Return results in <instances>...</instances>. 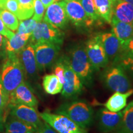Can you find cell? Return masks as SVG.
Returning <instances> with one entry per match:
<instances>
[{"label":"cell","instance_id":"cell-13","mask_svg":"<svg viewBox=\"0 0 133 133\" xmlns=\"http://www.w3.org/2000/svg\"><path fill=\"white\" fill-rule=\"evenodd\" d=\"M64 2L68 19L70 20L75 25L78 27H86L93 24V22L87 16L79 1L70 0Z\"/></svg>","mask_w":133,"mask_h":133},{"label":"cell","instance_id":"cell-28","mask_svg":"<svg viewBox=\"0 0 133 133\" xmlns=\"http://www.w3.org/2000/svg\"><path fill=\"white\" fill-rule=\"evenodd\" d=\"M37 22L32 19H28L20 22L17 33L19 34H28L31 35V33L35 29Z\"/></svg>","mask_w":133,"mask_h":133},{"label":"cell","instance_id":"cell-18","mask_svg":"<svg viewBox=\"0 0 133 133\" xmlns=\"http://www.w3.org/2000/svg\"><path fill=\"white\" fill-rule=\"evenodd\" d=\"M132 94L133 89H129L125 92H115L105 103V107L110 112H119L126 107L127 100Z\"/></svg>","mask_w":133,"mask_h":133},{"label":"cell","instance_id":"cell-7","mask_svg":"<svg viewBox=\"0 0 133 133\" xmlns=\"http://www.w3.org/2000/svg\"><path fill=\"white\" fill-rule=\"evenodd\" d=\"M39 116L44 122L58 133H88L66 116L48 112L40 113Z\"/></svg>","mask_w":133,"mask_h":133},{"label":"cell","instance_id":"cell-43","mask_svg":"<svg viewBox=\"0 0 133 133\" xmlns=\"http://www.w3.org/2000/svg\"><path fill=\"white\" fill-rule=\"evenodd\" d=\"M3 0H0V4L3 3Z\"/></svg>","mask_w":133,"mask_h":133},{"label":"cell","instance_id":"cell-38","mask_svg":"<svg viewBox=\"0 0 133 133\" xmlns=\"http://www.w3.org/2000/svg\"><path fill=\"white\" fill-rule=\"evenodd\" d=\"M40 1L45 8H47L54 2V0H40Z\"/></svg>","mask_w":133,"mask_h":133},{"label":"cell","instance_id":"cell-10","mask_svg":"<svg viewBox=\"0 0 133 133\" xmlns=\"http://www.w3.org/2000/svg\"><path fill=\"white\" fill-rule=\"evenodd\" d=\"M6 111H8V114L11 116L32 126L35 130L43 122L35 108L25 105L17 104L8 106Z\"/></svg>","mask_w":133,"mask_h":133},{"label":"cell","instance_id":"cell-21","mask_svg":"<svg viewBox=\"0 0 133 133\" xmlns=\"http://www.w3.org/2000/svg\"><path fill=\"white\" fill-rule=\"evenodd\" d=\"M30 36V35L28 34H19L18 33H14L12 38L9 39H6V52L18 54L25 47Z\"/></svg>","mask_w":133,"mask_h":133},{"label":"cell","instance_id":"cell-17","mask_svg":"<svg viewBox=\"0 0 133 133\" xmlns=\"http://www.w3.org/2000/svg\"><path fill=\"white\" fill-rule=\"evenodd\" d=\"M110 24L112 33L118 39L123 48L133 36V24L119 21L114 16L112 17Z\"/></svg>","mask_w":133,"mask_h":133},{"label":"cell","instance_id":"cell-29","mask_svg":"<svg viewBox=\"0 0 133 133\" xmlns=\"http://www.w3.org/2000/svg\"><path fill=\"white\" fill-rule=\"evenodd\" d=\"M79 2L82 5L87 16L93 22L99 19L100 17L96 12L93 0H80Z\"/></svg>","mask_w":133,"mask_h":133},{"label":"cell","instance_id":"cell-3","mask_svg":"<svg viewBox=\"0 0 133 133\" xmlns=\"http://www.w3.org/2000/svg\"><path fill=\"white\" fill-rule=\"evenodd\" d=\"M71 69L80 79L83 85L91 87L93 83V69L86 54L85 46L75 44L70 48L67 54Z\"/></svg>","mask_w":133,"mask_h":133},{"label":"cell","instance_id":"cell-36","mask_svg":"<svg viewBox=\"0 0 133 133\" xmlns=\"http://www.w3.org/2000/svg\"><path fill=\"white\" fill-rule=\"evenodd\" d=\"M0 34L2 35L3 36H4L8 39L12 38L14 34V33L12 31L10 30L6 27L3 23V21L1 20V17H0Z\"/></svg>","mask_w":133,"mask_h":133},{"label":"cell","instance_id":"cell-46","mask_svg":"<svg viewBox=\"0 0 133 133\" xmlns=\"http://www.w3.org/2000/svg\"><path fill=\"white\" fill-rule=\"evenodd\" d=\"M112 1H114V2H115V1L116 0H112Z\"/></svg>","mask_w":133,"mask_h":133},{"label":"cell","instance_id":"cell-45","mask_svg":"<svg viewBox=\"0 0 133 133\" xmlns=\"http://www.w3.org/2000/svg\"><path fill=\"white\" fill-rule=\"evenodd\" d=\"M4 133H10V132H6H6H5Z\"/></svg>","mask_w":133,"mask_h":133},{"label":"cell","instance_id":"cell-2","mask_svg":"<svg viewBox=\"0 0 133 133\" xmlns=\"http://www.w3.org/2000/svg\"><path fill=\"white\" fill-rule=\"evenodd\" d=\"M0 74L3 87L9 97L11 93L24 81L25 77L17 54L7 52Z\"/></svg>","mask_w":133,"mask_h":133},{"label":"cell","instance_id":"cell-44","mask_svg":"<svg viewBox=\"0 0 133 133\" xmlns=\"http://www.w3.org/2000/svg\"><path fill=\"white\" fill-rule=\"evenodd\" d=\"M70 1V0H64V1Z\"/></svg>","mask_w":133,"mask_h":133},{"label":"cell","instance_id":"cell-23","mask_svg":"<svg viewBox=\"0 0 133 133\" xmlns=\"http://www.w3.org/2000/svg\"><path fill=\"white\" fill-rule=\"evenodd\" d=\"M116 133H133V101L124 110L122 118Z\"/></svg>","mask_w":133,"mask_h":133},{"label":"cell","instance_id":"cell-8","mask_svg":"<svg viewBox=\"0 0 133 133\" xmlns=\"http://www.w3.org/2000/svg\"><path fill=\"white\" fill-rule=\"evenodd\" d=\"M65 68V81L62 91V97L66 99H74L82 93L84 86L80 79L71 69L66 55H62Z\"/></svg>","mask_w":133,"mask_h":133},{"label":"cell","instance_id":"cell-24","mask_svg":"<svg viewBox=\"0 0 133 133\" xmlns=\"http://www.w3.org/2000/svg\"><path fill=\"white\" fill-rule=\"evenodd\" d=\"M43 87L45 92L50 95H56L62 91L63 85L54 74H47L43 78Z\"/></svg>","mask_w":133,"mask_h":133},{"label":"cell","instance_id":"cell-19","mask_svg":"<svg viewBox=\"0 0 133 133\" xmlns=\"http://www.w3.org/2000/svg\"><path fill=\"white\" fill-rule=\"evenodd\" d=\"M113 16L119 21L133 24V6L122 0H116L114 5Z\"/></svg>","mask_w":133,"mask_h":133},{"label":"cell","instance_id":"cell-11","mask_svg":"<svg viewBox=\"0 0 133 133\" xmlns=\"http://www.w3.org/2000/svg\"><path fill=\"white\" fill-rule=\"evenodd\" d=\"M43 21L59 29H64L69 19L65 9V2H54L46 8Z\"/></svg>","mask_w":133,"mask_h":133},{"label":"cell","instance_id":"cell-22","mask_svg":"<svg viewBox=\"0 0 133 133\" xmlns=\"http://www.w3.org/2000/svg\"><path fill=\"white\" fill-rule=\"evenodd\" d=\"M96 12L107 22L110 24L113 17L114 1L112 0H93Z\"/></svg>","mask_w":133,"mask_h":133},{"label":"cell","instance_id":"cell-42","mask_svg":"<svg viewBox=\"0 0 133 133\" xmlns=\"http://www.w3.org/2000/svg\"><path fill=\"white\" fill-rule=\"evenodd\" d=\"M26 133H36L35 131H29V132H27Z\"/></svg>","mask_w":133,"mask_h":133},{"label":"cell","instance_id":"cell-15","mask_svg":"<svg viewBox=\"0 0 133 133\" xmlns=\"http://www.w3.org/2000/svg\"><path fill=\"white\" fill-rule=\"evenodd\" d=\"M17 55L24 68L25 75L29 79L35 80L38 77V70L35 55L34 46L30 43Z\"/></svg>","mask_w":133,"mask_h":133},{"label":"cell","instance_id":"cell-5","mask_svg":"<svg viewBox=\"0 0 133 133\" xmlns=\"http://www.w3.org/2000/svg\"><path fill=\"white\" fill-rule=\"evenodd\" d=\"M30 38V43L33 45L36 43H50L62 46L64 33L61 29L42 21L37 23Z\"/></svg>","mask_w":133,"mask_h":133},{"label":"cell","instance_id":"cell-35","mask_svg":"<svg viewBox=\"0 0 133 133\" xmlns=\"http://www.w3.org/2000/svg\"><path fill=\"white\" fill-rule=\"evenodd\" d=\"M36 133H57L46 122H42L35 130Z\"/></svg>","mask_w":133,"mask_h":133},{"label":"cell","instance_id":"cell-16","mask_svg":"<svg viewBox=\"0 0 133 133\" xmlns=\"http://www.w3.org/2000/svg\"><path fill=\"white\" fill-rule=\"evenodd\" d=\"M98 38L105 51L109 61H114L121 52V44L112 32H105L97 35Z\"/></svg>","mask_w":133,"mask_h":133},{"label":"cell","instance_id":"cell-26","mask_svg":"<svg viewBox=\"0 0 133 133\" xmlns=\"http://www.w3.org/2000/svg\"><path fill=\"white\" fill-rule=\"evenodd\" d=\"M19 4V12L17 17L20 21L30 19L34 13L33 0H17Z\"/></svg>","mask_w":133,"mask_h":133},{"label":"cell","instance_id":"cell-9","mask_svg":"<svg viewBox=\"0 0 133 133\" xmlns=\"http://www.w3.org/2000/svg\"><path fill=\"white\" fill-rule=\"evenodd\" d=\"M85 49L88 59L94 71H99L109 65V59L97 35L87 41Z\"/></svg>","mask_w":133,"mask_h":133},{"label":"cell","instance_id":"cell-1","mask_svg":"<svg viewBox=\"0 0 133 133\" xmlns=\"http://www.w3.org/2000/svg\"><path fill=\"white\" fill-rule=\"evenodd\" d=\"M56 114L62 115L83 129L92 125L94 121V111L87 102L81 100L68 101L60 105Z\"/></svg>","mask_w":133,"mask_h":133},{"label":"cell","instance_id":"cell-33","mask_svg":"<svg viewBox=\"0 0 133 133\" xmlns=\"http://www.w3.org/2000/svg\"><path fill=\"white\" fill-rule=\"evenodd\" d=\"M0 9L8 10L17 16L19 12V4L17 0H8L0 8Z\"/></svg>","mask_w":133,"mask_h":133},{"label":"cell","instance_id":"cell-27","mask_svg":"<svg viewBox=\"0 0 133 133\" xmlns=\"http://www.w3.org/2000/svg\"><path fill=\"white\" fill-rule=\"evenodd\" d=\"M0 17L8 29L12 31H17L19 22L14 14L6 9H0Z\"/></svg>","mask_w":133,"mask_h":133},{"label":"cell","instance_id":"cell-4","mask_svg":"<svg viewBox=\"0 0 133 133\" xmlns=\"http://www.w3.org/2000/svg\"><path fill=\"white\" fill-rule=\"evenodd\" d=\"M102 79L106 87L114 92H125L131 89L132 84L126 71L116 64L107 66L102 72Z\"/></svg>","mask_w":133,"mask_h":133},{"label":"cell","instance_id":"cell-14","mask_svg":"<svg viewBox=\"0 0 133 133\" xmlns=\"http://www.w3.org/2000/svg\"><path fill=\"white\" fill-rule=\"evenodd\" d=\"M123 111L113 112L105 109L98 111L97 118L99 130L103 133H109L116 131L120 123Z\"/></svg>","mask_w":133,"mask_h":133},{"label":"cell","instance_id":"cell-40","mask_svg":"<svg viewBox=\"0 0 133 133\" xmlns=\"http://www.w3.org/2000/svg\"><path fill=\"white\" fill-rule=\"evenodd\" d=\"M122 1H126V2L129 3V4H132L133 6V0H122Z\"/></svg>","mask_w":133,"mask_h":133},{"label":"cell","instance_id":"cell-12","mask_svg":"<svg viewBox=\"0 0 133 133\" xmlns=\"http://www.w3.org/2000/svg\"><path fill=\"white\" fill-rule=\"evenodd\" d=\"M17 104L25 105L33 108H36L38 106L37 99L30 86L25 81L9 95L8 106Z\"/></svg>","mask_w":133,"mask_h":133},{"label":"cell","instance_id":"cell-37","mask_svg":"<svg viewBox=\"0 0 133 133\" xmlns=\"http://www.w3.org/2000/svg\"><path fill=\"white\" fill-rule=\"evenodd\" d=\"M129 51H133V36L121 50V52H129Z\"/></svg>","mask_w":133,"mask_h":133},{"label":"cell","instance_id":"cell-32","mask_svg":"<svg viewBox=\"0 0 133 133\" xmlns=\"http://www.w3.org/2000/svg\"><path fill=\"white\" fill-rule=\"evenodd\" d=\"M9 97L6 94L4 88L3 87L2 81H1V74H0V114H4L7 109Z\"/></svg>","mask_w":133,"mask_h":133},{"label":"cell","instance_id":"cell-31","mask_svg":"<svg viewBox=\"0 0 133 133\" xmlns=\"http://www.w3.org/2000/svg\"><path fill=\"white\" fill-rule=\"evenodd\" d=\"M33 9L34 13L33 15V19L35 20L37 22L42 21L45 8L40 0H33Z\"/></svg>","mask_w":133,"mask_h":133},{"label":"cell","instance_id":"cell-6","mask_svg":"<svg viewBox=\"0 0 133 133\" xmlns=\"http://www.w3.org/2000/svg\"><path fill=\"white\" fill-rule=\"evenodd\" d=\"M38 71L52 66L59 56L61 46L50 43H36L33 45Z\"/></svg>","mask_w":133,"mask_h":133},{"label":"cell","instance_id":"cell-25","mask_svg":"<svg viewBox=\"0 0 133 133\" xmlns=\"http://www.w3.org/2000/svg\"><path fill=\"white\" fill-rule=\"evenodd\" d=\"M112 63L118 65L133 76V51L121 52Z\"/></svg>","mask_w":133,"mask_h":133},{"label":"cell","instance_id":"cell-41","mask_svg":"<svg viewBox=\"0 0 133 133\" xmlns=\"http://www.w3.org/2000/svg\"><path fill=\"white\" fill-rule=\"evenodd\" d=\"M8 1V0H3V3H1V4H0V8H1V6H3V4H4V3H6V1Z\"/></svg>","mask_w":133,"mask_h":133},{"label":"cell","instance_id":"cell-20","mask_svg":"<svg viewBox=\"0 0 133 133\" xmlns=\"http://www.w3.org/2000/svg\"><path fill=\"white\" fill-rule=\"evenodd\" d=\"M4 126L6 132L10 133H26L29 131L35 132V129L32 126L9 114L4 118Z\"/></svg>","mask_w":133,"mask_h":133},{"label":"cell","instance_id":"cell-39","mask_svg":"<svg viewBox=\"0 0 133 133\" xmlns=\"http://www.w3.org/2000/svg\"><path fill=\"white\" fill-rule=\"evenodd\" d=\"M4 115L0 114V133H1L4 129Z\"/></svg>","mask_w":133,"mask_h":133},{"label":"cell","instance_id":"cell-30","mask_svg":"<svg viewBox=\"0 0 133 133\" xmlns=\"http://www.w3.org/2000/svg\"><path fill=\"white\" fill-rule=\"evenodd\" d=\"M52 66L54 74L57 76L59 81L63 85L65 81V68L62 56L57 58Z\"/></svg>","mask_w":133,"mask_h":133},{"label":"cell","instance_id":"cell-34","mask_svg":"<svg viewBox=\"0 0 133 133\" xmlns=\"http://www.w3.org/2000/svg\"><path fill=\"white\" fill-rule=\"evenodd\" d=\"M6 38H4L2 35L0 34V65H2L7 55L6 50Z\"/></svg>","mask_w":133,"mask_h":133}]
</instances>
